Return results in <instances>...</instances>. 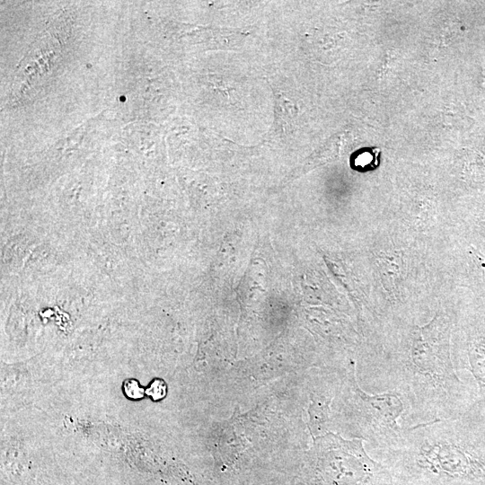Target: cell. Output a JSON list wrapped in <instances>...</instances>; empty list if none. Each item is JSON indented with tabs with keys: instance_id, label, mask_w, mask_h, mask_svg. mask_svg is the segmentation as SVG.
Segmentation results:
<instances>
[{
	"instance_id": "1",
	"label": "cell",
	"mask_w": 485,
	"mask_h": 485,
	"mask_svg": "<svg viewBox=\"0 0 485 485\" xmlns=\"http://www.w3.org/2000/svg\"><path fill=\"white\" fill-rule=\"evenodd\" d=\"M380 466L365 452L361 439L327 433L313 440L300 485H377Z\"/></svg>"
},
{
	"instance_id": "2",
	"label": "cell",
	"mask_w": 485,
	"mask_h": 485,
	"mask_svg": "<svg viewBox=\"0 0 485 485\" xmlns=\"http://www.w3.org/2000/svg\"><path fill=\"white\" fill-rule=\"evenodd\" d=\"M440 324L434 320L419 331L415 336L412 356L414 363L424 372L433 375H451L448 357L447 335L440 331Z\"/></svg>"
},
{
	"instance_id": "3",
	"label": "cell",
	"mask_w": 485,
	"mask_h": 485,
	"mask_svg": "<svg viewBox=\"0 0 485 485\" xmlns=\"http://www.w3.org/2000/svg\"><path fill=\"white\" fill-rule=\"evenodd\" d=\"M360 397L374 421L382 426L397 428L396 419L402 411L401 401L394 393L367 395L360 391Z\"/></svg>"
},
{
	"instance_id": "4",
	"label": "cell",
	"mask_w": 485,
	"mask_h": 485,
	"mask_svg": "<svg viewBox=\"0 0 485 485\" xmlns=\"http://www.w3.org/2000/svg\"><path fill=\"white\" fill-rule=\"evenodd\" d=\"M468 357L472 372L485 388V331H476L471 337Z\"/></svg>"
},
{
	"instance_id": "5",
	"label": "cell",
	"mask_w": 485,
	"mask_h": 485,
	"mask_svg": "<svg viewBox=\"0 0 485 485\" xmlns=\"http://www.w3.org/2000/svg\"><path fill=\"white\" fill-rule=\"evenodd\" d=\"M146 393L154 401L160 400L166 394V385L163 381L156 379L146 389Z\"/></svg>"
},
{
	"instance_id": "6",
	"label": "cell",
	"mask_w": 485,
	"mask_h": 485,
	"mask_svg": "<svg viewBox=\"0 0 485 485\" xmlns=\"http://www.w3.org/2000/svg\"><path fill=\"white\" fill-rule=\"evenodd\" d=\"M124 391L126 394L132 399L142 398L144 395V390L139 386L136 380H128L124 384Z\"/></svg>"
},
{
	"instance_id": "7",
	"label": "cell",
	"mask_w": 485,
	"mask_h": 485,
	"mask_svg": "<svg viewBox=\"0 0 485 485\" xmlns=\"http://www.w3.org/2000/svg\"><path fill=\"white\" fill-rule=\"evenodd\" d=\"M476 230L480 237H482L485 240V215L482 217L477 219Z\"/></svg>"
}]
</instances>
